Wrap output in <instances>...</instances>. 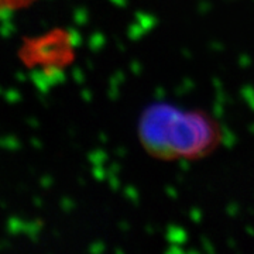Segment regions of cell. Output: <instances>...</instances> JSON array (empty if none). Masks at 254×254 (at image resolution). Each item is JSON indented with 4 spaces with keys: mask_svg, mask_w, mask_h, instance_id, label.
Wrapping results in <instances>:
<instances>
[{
    "mask_svg": "<svg viewBox=\"0 0 254 254\" xmlns=\"http://www.w3.org/2000/svg\"><path fill=\"white\" fill-rule=\"evenodd\" d=\"M137 136L145 153L153 158L188 161L212 154L222 143L223 133L220 125L206 112L155 102L140 115Z\"/></svg>",
    "mask_w": 254,
    "mask_h": 254,
    "instance_id": "cell-1",
    "label": "cell"
},
{
    "mask_svg": "<svg viewBox=\"0 0 254 254\" xmlns=\"http://www.w3.org/2000/svg\"><path fill=\"white\" fill-rule=\"evenodd\" d=\"M37 0H0V16L31 6Z\"/></svg>",
    "mask_w": 254,
    "mask_h": 254,
    "instance_id": "cell-2",
    "label": "cell"
}]
</instances>
